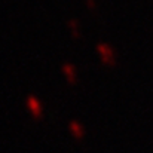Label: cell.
Segmentation results:
<instances>
[{"instance_id":"obj_2","label":"cell","mask_w":153,"mask_h":153,"mask_svg":"<svg viewBox=\"0 0 153 153\" xmlns=\"http://www.w3.org/2000/svg\"><path fill=\"white\" fill-rule=\"evenodd\" d=\"M98 51L104 53V59L105 61H113V51H111V48L110 46H107V45H98Z\"/></svg>"},{"instance_id":"obj_3","label":"cell","mask_w":153,"mask_h":153,"mask_svg":"<svg viewBox=\"0 0 153 153\" xmlns=\"http://www.w3.org/2000/svg\"><path fill=\"white\" fill-rule=\"evenodd\" d=\"M62 68L67 71V74L70 76V79H74V67H73L71 64H64Z\"/></svg>"},{"instance_id":"obj_1","label":"cell","mask_w":153,"mask_h":153,"mask_svg":"<svg viewBox=\"0 0 153 153\" xmlns=\"http://www.w3.org/2000/svg\"><path fill=\"white\" fill-rule=\"evenodd\" d=\"M27 102H28V105H30V108H31V111L34 113V114H40L42 113V105H40V101L36 98V97H28V100H27Z\"/></svg>"}]
</instances>
